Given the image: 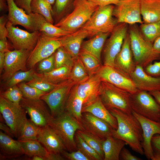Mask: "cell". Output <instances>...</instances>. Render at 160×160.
I'll return each mask as SVG.
<instances>
[{"mask_svg": "<svg viewBox=\"0 0 160 160\" xmlns=\"http://www.w3.org/2000/svg\"><path fill=\"white\" fill-rule=\"evenodd\" d=\"M108 111L116 118L118 122V128L113 129L112 136L125 141L135 152L144 154L142 145L143 130L138 119L132 113L128 114L116 108Z\"/></svg>", "mask_w": 160, "mask_h": 160, "instance_id": "6da1fadb", "label": "cell"}, {"mask_svg": "<svg viewBox=\"0 0 160 160\" xmlns=\"http://www.w3.org/2000/svg\"><path fill=\"white\" fill-rule=\"evenodd\" d=\"M128 33L131 48L136 65L144 69L153 61L160 60V54L154 49L153 43L144 39L137 24L129 25Z\"/></svg>", "mask_w": 160, "mask_h": 160, "instance_id": "7a4b0ae2", "label": "cell"}, {"mask_svg": "<svg viewBox=\"0 0 160 160\" xmlns=\"http://www.w3.org/2000/svg\"><path fill=\"white\" fill-rule=\"evenodd\" d=\"M98 6L88 0H75L73 10L54 25L70 33H73L89 20Z\"/></svg>", "mask_w": 160, "mask_h": 160, "instance_id": "3957f363", "label": "cell"}, {"mask_svg": "<svg viewBox=\"0 0 160 160\" xmlns=\"http://www.w3.org/2000/svg\"><path fill=\"white\" fill-rule=\"evenodd\" d=\"M115 5L98 6L89 20L81 28L91 38L101 33H111L118 24L113 15Z\"/></svg>", "mask_w": 160, "mask_h": 160, "instance_id": "277c9868", "label": "cell"}, {"mask_svg": "<svg viewBox=\"0 0 160 160\" xmlns=\"http://www.w3.org/2000/svg\"><path fill=\"white\" fill-rule=\"evenodd\" d=\"M59 136L66 150L72 152L77 150L75 135L79 130H84L81 123L65 111L53 118L50 125Z\"/></svg>", "mask_w": 160, "mask_h": 160, "instance_id": "5b68a950", "label": "cell"}, {"mask_svg": "<svg viewBox=\"0 0 160 160\" xmlns=\"http://www.w3.org/2000/svg\"><path fill=\"white\" fill-rule=\"evenodd\" d=\"M130 94L127 91L107 81H102L99 96L103 104L108 110L116 108L125 113H132Z\"/></svg>", "mask_w": 160, "mask_h": 160, "instance_id": "8992f818", "label": "cell"}, {"mask_svg": "<svg viewBox=\"0 0 160 160\" xmlns=\"http://www.w3.org/2000/svg\"><path fill=\"white\" fill-rule=\"evenodd\" d=\"M76 84L70 79L58 84L40 99L48 106L52 116L57 117L65 111L66 101L71 91Z\"/></svg>", "mask_w": 160, "mask_h": 160, "instance_id": "52a82bcc", "label": "cell"}, {"mask_svg": "<svg viewBox=\"0 0 160 160\" xmlns=\"http://www.w3.org/2000/svg\"><path fill=\"white\" fill-rule=\"evenodd\" d=\"M130 103L133 111L145 118L160 121V105L148 92L138 90L130 94Z\"/></svg>", "mask_w": 160, "mask_h": 160, "instance_id": "ba28073f", "label": "cell"}, {"mask_svg": "<svg viewBox=\"0 0 160 160\" xmlns=\"http://www.w3.org/2000/svg\"><path fill=\"white\" fill-rule=\"evenodd\" d=\"M128 29L127 24L119 23L111 32L102 51L103 65L113 67L115 58L121 50Z\"/></svg>", "mask_w": 160, "mask_h": 160, "instance_id": "9c48e42d", "label": "cell"}, {"mask_svg": "<svg viewBox=\"0 0 160 160\" xmlns=\"http://www.w3.org/2000/svg\"><path fill=\"white\" fill-rule=\"evenodd\" d=\"M0 111L6 124L10 128L14 137L17 138L22 125L27 119L26 111L20 104L13 103L1 95Z\"/></svg>", "mask_w": 160, "mask_h": 160, "instance_id": "30bf717a", "label": "cell"}, {"mask_svg": "<svg viewBox=\"0 0 160 160\" xmlns=\"http://www.w3.org/2000/svg\"><path fill=\"white\" fill-rule=\"evenodd\" d=\"M40 32L38 41L31 51L27 62V66L33 68L37 63L53 54L62 46L61 37H52Z\"/></svg>", "mask_w": 160, "mask_h": 160, "instance_id": "8fae6325", "label": "cell"}, {"mask_svg": "<svg viewBox=\"0 0 160 160\" xmlns=\"http://www.w3.org/2000/svg\"><path fill=\"white\" fill-rule=\"evenodd\" d=\"M45 103L41 99L33 100L23 97L20 103L30 120L40 127L50 126L53 119Z\"/></svg>", "mask_w": 160, "mask_h": 160, "instance_id": "7c38bea8", "label": "cell"}, {"mask_svg": "<svg viewBox=\"0 0 160 160\" xmlns=\"http://www.w3.org/2000/svg\"><path fill=\"white\" fill-rule=\"evenodd\" d=\"M113 15L118 23L131 25L143 23L140 0H122L118 4L115 5Z\"/></svg>", "mask_w": 160, "mask_h": 160, "instance_id": "4fadbf2b", "label": "cell"}, {"mask_svg": "<svg viewBox=\"0 0 160 160\" xmlns=\"http://www.w3.org/2000/svg\"><path fill=\"white\" fill-rule=\"evenodd\" d=\"M8 31L7 38L11 42L15 49L32 51L38 41L40 32L36 31L29 33L15 27L9 20L6 24Z\"/></svg>", "mask_w": 160, "mask_h": 160, "instance_id": "5bb4252c", "label": "cell"}, {"mask_svg": "<svg viewBox=\"0 0 160 160\" xmlns=\"http://www.w3.org/2000/svg\"><path fill=\"white\" fill-rule=\"evenodd\" d=\"M31 52L28 50L15 49L5 52L2 78L8 80L18 71H27V62Z\"/></svg>", "mask_w": 160, "mask_h": 160, "instance_id": "9a60e30c", "label": "cell"}, {"mask_svg": "<svg viewBox=\"0 0 160 160\" xmlns=\"http://www.w3.org/2000/svg\"><path fill=\"white\" fill-rule=\"evenodd\" d=\"M96 74L102 80L107 81L131 94L138 90L129 76L113 67L103 65Z\"/></svg>", "mask_w": 160, "mask_h": 160, "instance_id": "2e32d148", "label": "cell"}, {"mask_svg": "<svg viewBox=\"0 0 160 160\" xmlns=\"http://www.w3.org/2000/svg\"><path fill=\"white\" fill-rule=\"evenodd\" d=\"M102 81L95 74L90 76L85 81L75 85L76 94L83 101V107L92 103L99 96Z\"/></svg>", "mask_w": 160, "mask_h": 160, "instance_id": "e0dca14e", "label": "cell"}, {"mask_svg": "<svg viewBox=\"0 0 160 160\" xmlns=\"http://www.w3.org/2000/svg\"><path fill=\"white\" fill-rule=\"evenodd\" d=\"M132 113L140 122L143 130V141L142 145L144 154L148 160L153 155L151 144L152 137L156 134H160V121H156L145 118L134 111Z\"/></svg>", "mask_w": 160, "mask_h": 160, "instance_id": "ac0fdd59", "label": "cell"}, {"mask_svg": "<svg viewBox=\"0 0 160 160\" xmlns=\"http://www.w3.org/2000/svg\"><path fill=\"white\" fill-rule=\"evenodd\" d=\"M81 123L84 130L103 140L112 136L114 129L105 121L88 112L82 113Z\"/></svg>", "mask_w": 160, "mask_h": 160, "instance_id": "d6986e66", "label": "cell"}, {"mask_svg": "<svg viewBox=\"0 0 160 160\" xmlns=\"http://www.w3.org/2000/svg\"><path fill=\"white\" fill-rule=\"evenodd\" d=\"M136 66L131 48L128 32L121 50L115 58L113 67L130 77Z\"/></svg>", "mask_w": 160, "mask_h": 160, "instance_id": "ffe728a7", "label": "cell"}, {"mask_svg": "<svg viewBox=\"0 0 160 160\" xmlns=\"http://www.w3.org/2000/svg\"><path fill=\"white\" fill-rule=\"evenodd\" d=\"M37 140L50 153L61 154L66 150L59 136L49 125L40 127Z\"/></svg>", "mask_w": 160, "mask_h": 160, "instance_id": "44dd1931", "label": "cell"}, {"mask_svg": "<svg viewBox=\"0 0 160 160\" xmlns=\"http://www.w3.org/2000/svg\"><path fill=\"white\" fill-rule=\"evenodd\" d=\"M130 77L138 90L148 92L160 91V78L148 75L140 66L136 65Z\"/></svg>", "mask_w": 160, "mask_h": 160, "instance_id": "7402d4cb", "label": "cell"}, {"mask_svg": "<svg viewBox=\"0 0 160 160\" xmlns=\"http://www.w3.org/2000/svg\"><path fill=\"white\" fill-rule=\"evenodd\" d=\"M7 0L8 6V20L14 26L19 25L30 31H35L30 15L18 7L14 0Z\"/></svg>", "mask_w": 160, "mask_h": 160, "instance_id": "603a6c76", "label": "cell"}, {"mask_svg": "<svg viewBox=\"0 0 160 160\" xmlns=\"http://www.w3.org/2000/svg\"><path fill=\"white\" fill-rule=\"evenodd\" d=\"M89 37L85 30L80 28L68 35L61 37L62 46L74 59L78 58L84 39Z\"/></svg>", "mask_w": 160, "mask_h": 160, "instance_id": "cb8c5ba5", "label": "cell"}, {"mask_svg": "<svg viewBox=\"0 0 160 160\" xmlns=\"http://www.w3.org/2000/svg\"><path fill=\"white\" fill-rule=\"evenodd\" d=\"M0 148V159L16 158L24 154L20 142L1 131Z\"/></svg>", "mask_w": 160, "mask_h": 160, "instance_id": "d4e9b609", "label": "cell"}, {"mask_svg": "<svg viewBox=\"0 0 160 160\" xmlns=\"http://www.w3.org/2000/svg\"><path fill=\"white\" fill-rule=\"evenodd\" d=\"M29 15L35 31H39L52 37H60L71 33L55 26L40 14L32 12Z\"/></svg>", "mask_w": 160, "mask_h": 160, "instance_id": "484cf974", "label": "cell"}, {"mask_svg": "<svg viewBox=\"0 0 160 160\" xmlns=\"http://www.w3.org/2000/svg\"><path fill=\"white\" fill-rule=\"evenodd\" d=\"M88 112L108 123L114 129L118 128L116 118L112 115L102 103L100 96L91 104L84 106L82 113Z\"/></svg>", "mask_w": 160, "mask_h": 160, "instance_id": "4316f807", "label": "cell"}, {"mask_svg": "<svg viewBox=\"0 0 160 160\" xmlns=\"http://www.w3.org/2000/svg\"><path fill=\"white\" fill-rule=\"evenodd\" d=\"M111 33H100L88 40L83 41L81 49L93 55L101 61V53L105 42Z\"/></svg>", "mask_w": 160, "mask_h": 160, "instance_id": "83f0119b", "label": "cell"}, {"mask_svg": "<svg viewBox=\"0 0 160 160\" xmlns=\"http://www.w3.org/2000/svg\"><path fill=\"white\" fill-rule=\"evenodd\" d=\"M143 22L149 23L160 21V0H140Z\"/></svg>", "mask_w": 160, "mask_h": 160, "instance_id": "f1b7e54d", "label": "cell"}, {"mask_svg": "<svg viewBox=\"0 0 160 160\" xmlns=\"http://www.w3.org/2000/svg\"><path fill=\"white\" fill-rule=\"evenodd\" d=\"M124 140L110 136L104 140L103 145V160H119L121 151L125 145Z\"/></svg>", "mask_w": 160, "mask_h": 160, "instance_id": "f546056e", "label": "cell"}, {"mask_svg": "<svg viewBox=\"0 0 160 160\" xmlns=\"http://www.w3.org/2000/svg\"><path fill=\"white\" fill-rule=\"evenodd\" d=\"M74 86L66 101L65 111L81 123L83 102L77 94Z\"/></svg>", "mask_w": 160, "mask_h": 160, "instance_id": "4dcf8cb0", "label": "cell"}, {"mask_svg": "<svg viewBox=\"0 0 160 160\" xmlns=\"http://www.w3.org/2000/svg\"><path fill=\"white\" fill-rule=\"evenodd\" d=\"M20 141L24 154L30 157L34 156H40L44 157L45 160H48L50 153L37 140Z\"/></svg>", "mask_w": 160, "mask_h": 160, "instance_id": "1f68e13d", "label": "cell"}, {"mask_svg": "<svg viewBox=\"0 0 160 160\" xmlns=\"http://www.w3.org/2000/svg\"><path fill=\"white\" fill-rule=\"evenodd\" d=\"M71 70L68 67L63 66L55 68L49 72L38 74L48 81L58 84L70 79Z\"/></svg>", "mask_w": 160, "mask_h": 160, "instance_id": "d6a6232c", "label": "cell"}, {"mask_svg": "<svg viewBox=\"0 0 160 160\" xmlns=\"http://www.w3.org/2000/svg\"><path fill=\"white\" fill-rule=\"evenodd\" d=\"M75 0H55L52 14L55 24L57 23L73 8Z\"/></svg>", "mask_w": 160, "mask_h": 160, "instance_id": "836d02e7", "label": "cell"}, {"mask_svg": "<svg viewBox=\"0 0 160 160\" xmlns=\"http://www.w3.org/2000/svg\"><path fill=\"white\" fill-rule=\"evenodd\" d=\"M79 57L83 62L90 76L96 74L103 65L102 62L95 56L81 49Z\"/></svg>", "mask_w": 160, "mask_h": 160, "instance_id": "e575fe53", "label": "cell"}, {"mask_svg": "<svg viewBox=\"0 0 160 160\" xmlns=\"http://www.w3.org/2000/svg\"><path fill=\"white\" fill-rule=\"evenodd\" d=\"M30 7L32 13L43 16L48 22L54 24V21L52 14V5L46 0H32Z\"/></svg>", "mask_w": 160, "mask_h": 160, "instance_id": "d590c367", "label": "cell"}, {"mask_svg": "<svg viewBox=\"0 0 160 160\" xmlns=\"http://www.w3.org/2000/svg\"><path fill=\"white\" fill-rule=\"evenodd\" d=\"M40 129V127L27 119L22 125L17 140L19 141L37 140Z\"/></svg>", "mask_w": 160, "mask_h": 160, "instance_id": "8d00e7d4", "label": "cell"}, {"mask_svg": "<svg viewBox=\"0 0 160 160\" xmlns=\"http://www.w3.org/2000/svg\"><path fill=\"white\" fill-rule=\"evenodd\" d=\"M139 28L141 35L146 41L153 43L160 37V21L149 23H143Z\"/></svg>", "mask_w": 160, "mask_h": 160, "instance_id": "74e56055", "label": "cell"}, {"mask_svg": "<svg viewBox=\"0 0 160 160\" xmlns=\"http://www.w3.org/2000/svg\"><path fill=\"white\" fill-rule=\"evenodd\" d=\"M76 132L82 137L85 142L95 150L104 159V153L103 145L104 140L92 134L85 130H79Z\"/></svg>", "mask_w": 160, "mask_h": 160, "instance_id": "f35d334b", "label": "cell"}, {"mask_svg": "<svg viewBox=\"0 0 160 160\" xmlns=\"http://www.w3.org/2000/svg\"><path fill=\"white\" fill-rule=\"evenodd\" d=\"M89 76L83 62L78 57L75 60L74 64L71 70L70 79L76 84L85 81Z\"/></svg>", "mask_w": 160, "mask_h": 160, "instance_id": "ab89813d", "label": "cell"}, {"mask_svg": "<svg viewBox=\"0 0 160 160\" xmlns=\"http://www.w3.org/2000/svg\"><path fill=\"white\" fill-rule=\"evenodd\" d=\"M55 68L67 67L72 69L74 63V59L63 46L58 48L54 53Z\"/></svg>", "mask_w": 160, "mask_h": 160, "instance_id": "60d3db41", "label": "cell"}, {"mask_svg": "<svg viewBox=\"0 0 160 160\" xmlns=\"http://www.w3.org/2000/svg\"><path fill=\"white\" fill-rule=\"evenodd\" d=\"M75 140L77 150H80L89 160H103L101 156L93 148L88 145L76 132Z\"/></svg>", "mask_w": 160, "mask_h": 160, "instance_id": "b9f144b4", "label": "cell"}, {"mask_svg": "<svg viewBox=\"0 0 160 160\" xmlns=\"http://www.w3.org/2000/svg\"><path fill=\"white\" fill-rule=\"evenodd\" d=\"M35 73L33 68L26 71H18L8 80L7 86L9 87L24 81H29L33 79Z\"/></svg>", "mask_w": 160, "mask_h": 160, "instance_id": "7bdbcfd3", "label": "cell"}, {"mask_svg": "<svg viewBox=\"0 0 160 160\" xmlns=\"http://www.w3.org/2000/svg\"><path fill=\"white\" fill-rule=\"evenodd\" d=\"M17 85L21 90L23 97L29 99L33 100H40L42 96L47 93L30 86L23 82Z\"/></svg>", "mask_w": 160, "mask_h": 160, "instance_id": "ee69618b", "label": "cell"}, {"mask_svg": "<svg viewBox=\"0 0 160 160\" xmlns=\"http://www.w3.org/2000/svg\"><path fill=\"white\" fill-rule=\"evenodd\" d=\"M26 83L30 86L47 93L52 90L57 84L48 81L35 72L33 79Z\"/></svg>", "mask_w": 160, "mask_h": 160, "instance_id": "f6af8a7d", "label": "cell"}, {"mask_svg": "<svg viewBox=\"0 0 160 160\" xmlns=\"http://www.w3.org/2000/svg\"><path fill=\"white\" fill-rule=\"evenodd\" d=\"M9 100L17 104H20L23 95L17 85L9 87L1 95Z\"/></svg>", "mask_w": 160, "mask_h": 160, "instance_id": "bcb514c9", "label": "cell"}, {"mask_svg": "<svg viewBox=\"0 0 160 160\" xmlns=\"http://www.w3.org/2000/svg\"><path fill=\"white\" fill-rule=\"evenodd\" d=\"M39 62L38 68L39 73H47L54 70L55 68L54 53Z\"/></svg>", "mask_w": 160, "mask_h": 160, "instance_id": "7dc6e473", "label": "cell"}, {"mask_svg": "<svg viewBox=\"0 0 160 160\" xmlns=\"http://www.w3.org/2000/svg\"><path fill=\"white\" fill-rule=\"evenodd\" d=\"M151 144L153 150L152 160H160V134L154 135L151 140Z\"/></svg>", "mask_w": 160, "mask_h": 160, "instance_id": "c3c4849f", "label": "cell"}, {"mask_svg": "<svg viewBox=\"0 0 160 160\" xmlns=\"http://www.w3.org/2000/svg\"><path fill=\"white\" fill-rule=\"evenodd\" d=\"M61 154L69 160H89V159L80 150L68 152L64 151Z\"/></svg>", "mask_w": 160, "mask_h": 160, "instance_id": "681fc988", "label": "cell"}, {"mask_svg": "<svg viewBox=\"0 0 160 160\" xmlns=\"http://www.w3.org/2000/svg\"><path fill=\"white\" fill-rule=\"evenodd\" d=\"M154 61L146 67L144 70L148 75L153 77L160 78V61Z\"/></svg>", "mask_w": 160, "mask_h": 160, "instance_id": "f907efd6", "label": "cell"}, {"mask_svg": "<svg viewBox=\"0 0 160 160\" xmlns=\"http://www.w3.org/2000/svg\"><path fill=\"white\" fill-rule=\"evenodd\" d=\"M8 20V16L3 15L0 18V39H6L8 35L6 24Z\"/></svg>", "mask_w": 160, "mask_h": 160, "instance_id": "816d5d0a", "label": "cell"}, {"mask_svg": "<svg viewBox=\"0 0 160 160\" xmlns=\"http://www.w3.org/2000/svg\"><path fill=\"white\" fill-rule=\"evenodd\" d=\"M123 160H141L142 159L132 155L129 151L124 147L122 149L119 155V159Z\"/></svg>", "mask_w": 160, "mask_h": 160, "instance_id": "f5cc1de1", "label": "cell"}, {"mask_svg": "<svg viewBox=\"0 0 160 160\" xmlns=\"http://www.w3.org/2000/svg\"><path fill=\"white\" fill-rule=\"evenodd\" d=\"M16 5L23 9L28 14L32 13L30 7L32 0H14Z\"/></svg>", "mask_w": 160, "mask_h": 160, "instance_id": "db71d44e", "label": "cell"}, {"mask_svg": "<svg viewBox=\"0 0 160 160\" xmlns=\"http://www.w3.org/2000/svg\"><path fill=\"white\" fill-rule=\"evenodd\" d=\"M99 6H104L113 4H118L122 0H88Z\"/></svg>", "mask_w": 160, "mask_h": 160, "instance_id": "11a10c76", "label": "cell"}, {"mask_svg": "<svg viewBox=\"0 0 160 160\" xmlns=\"http://www.w3.org/2000/svg\"><path fill=\"white\" fill-rule=\"evenodd\" d=\"M9 50L7 39H0V52L5 53Z\"/></svg>", "mask_w": 160, "mask_h": 160, "instance_id": "9f6ffc18", "label": "cell"}, {"mask_svg": "<svg viewBox=\"0 0 160 160\" xmlns=\"http://www.w3.org/2000/svg\"><path fill=\"white\" fill-rule=\"evenodd\" d=\"M0 128L1 130H3L4 132V133L8 135L11 137H14L10 128L7 124L6 125L0 122Z\"/></svg>", "mask_w": 160, "mask_h": 160, "instance_id": "6f0895ef", "label": "cell"}, {"mask_svg": "<svg viewBox=\"0 0 160 160\" xmlns=\"http://www.w3.org/2000/svg\"><path fill=\"white\" fill-rule=\"evenodd\" d=\"M5 53L0 52V73H2L4 69L5 62Z\"/></svg>", "mask_w": 160, "mask_h": 160, "instance_id": "680465c9", "label": "cell"}, {"mask_svg": "<svg viewBox=\"0 0 160 160\" xmlns=\"http://www.w3.org/2000/svg\"><path fill=\"white\" fill-rule=\"evenodd\" d=\"M0 11L4 12L8 10V6L7 0H0Z\"/></svg>", "mask_w": 160, "mask_h": 160, "instance_id": "91938a15", "label": "cell"}, {"mask_svg": "<svg viewBox=\"0 0 160 160\" xmlns=\"http://www.w3.org/2000/svg\"><path fill=\"white\" fill-rule=\"evenodd\" d=\"M154 49L160 54V37L156 39L153 43Z\"/></svg>", "mask_w": 160, "mask_h": 160, "instance_id": "94428289", "label": "cell"}, {"mask_svg": "<svg viewBox=\"0 0 160 160\" xmlns=\"http://www.w3.org/2000/svg\"><path fill=\"white\" fill-rule=\"evenodd\" d=\"M148 92L153 97L160 105V91H155Z\"/></svg>", "mask_w": 160, "mask_h": 160, "instance_id": "6125c7cd", "label": "cell"}, {"mask_svg": "<svg viewBox=\"0 0 160 160\" xmlns=\"http://www.w3.org/2000/svg\"><path fill=\"white\" fill-rule=\"evenodd\" d=\"M29 159L32 160H45L44 157L39 156H34L30 157Z\"/></svg>", "mask_w": 160, "mask_h": 160, "instance_id": "be15d7a7", "label": "cell"}, {"mask_svg": "<svg viewBox=\"0 0 160 160\" xmlns=\"http://www.w3.org/2000/svg\"><path fill=\"white\" fill-rule=\"evenodd\" d=\"M47 2L50 4L51 5L54 4L55 0H46Z\"/></svg>", "mask_w": 160, "mask_h": 160, "instance_id": "e7e4bbea", "label": "cell"}]
</instances>
